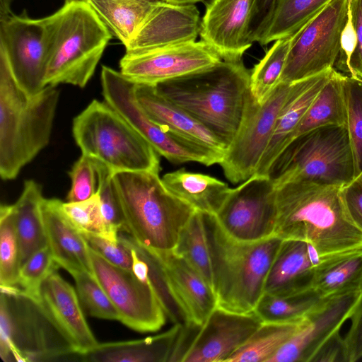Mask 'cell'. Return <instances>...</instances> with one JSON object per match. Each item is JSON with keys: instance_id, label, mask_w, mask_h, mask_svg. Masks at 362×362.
I'll list each match as a JSON object with an SVG mask.
<instances>
[{"instance_id": "cell-1", "label": "cell", "mask_w": 362, "mask_h": 362, "mask_svg": "<svg viewBox=\"0 0 362 362\" xmlns=\"http://www.w3.org/2000/svg\"><path fill=\"white\" fill-rule=\"evenodd\" d=\"M343 186L304 180L276 187L274 235L306 242L322 257L361 248L362 231L348 212Z\"/></svg>"}, {"instance_id": "cell-2", "label": "cell", "mask_w": 362, "mask_h": 362, "mask_svg": "<svg viewBox=\"0 0 362 362\" xmlns=\"http://www.w3.org/2000/svg\"><path fill=\"white\" fill-rule=\"evenodd\" d=\"M250 71L242 59L161 82L156 91L203 124L227 147L240 126L250 91Z\"/></svg>"}, {"instance_id": "cell-3", "label": "cell", "mask_w": 362, "mask_h": 362, "mask_svg": "<svg viewBox=\"0 0 362 362\" xmlns=\"http://www.w3.org/2000/svg\"><path fill=\"white\" fill-rule=\"evenodd\" d=\"M59 98L57 86L30 96L16 82L0 51V175L15 179L49 142Z\"/></svg>"}, {"instance_id": "cell-4", "label": "cell", "mask_w": 362, "mask_h": 362, "mask_svg": "<svg viewBox=\"0 0 362 362\" xmlns=\"http://www.w3.org/2000/svg\"><path fill=\"white\" fill-rule=\"evenodd\" d=\"M204 218L217 305L237 313L253 311L282 240L272 235L238 240L225 232L215 214L204 212Z\"/></svg>"}, {"instance_id": "cell-5", "label": "cell", "mask_w": 362, "mask_h": 362, "mask_svg": "<svg viewBox=\"0 0 362 362\" xmlns=\"http://www.w3.org/2000/svg\"><path fill=\"white\" fill-rule=\"evenodd\" d=\"M42 21L47 54L45 86L66 83L84 88L112 38L111 31L84 1H66Z\"/></svg>"}, {"instance_id": "cell-6", "label": "cell", "mask_w": 362, "mask_h": 362, "mask_svg": "<svg viewBox=\"0 0 362 362\" xmlns=\"http://www.w3.org/2000/svg\"><path fill=\"white\" fill-rule=\"evenodd\" d=\"M112 180L124 216L123 232L149 250H173L195 209L170 193L158 173L118 172Z\"/></svg>"}, {"instance_id": "cell-7", "label": "cell", "mask_w": 362, "mask_h": 362, "mask_svg": "<svg viewBox=\"0 0 362 362\" xmlns=\"http://www.w3.org/2000/svg\"><path fill=\"white\" fill-rule=\"evenodd\" d=\"M74 139L83 155L118 172L160 170V155L105 100H93L73 120Z\"/></svg>"}, {"instance_id": "cell-8", "label": "cell", "mask_w": 362, "mask_h": 362, "mask_svg": "<svg viewBox=\"0 0 362 362\" xmlns=\"http://www.w3.org/2000/svg\"><path fill=\"white\" fill-rule=\"evenodd\" d=\"M78 354L37 300L17 286L1 287L0 356L2 360L76 361Z\"/></svg>"}, {"instance_id": "cell-9", "label": "cell", "mask_w": 362, "mask_h": 362, "mask_svg": "<svg viewBox=\"0 0 362 362\" xmlns=\"http://www.w3.org/2000/svg\"><path fill=\"white\" fill-rule=\"evenodd\" d=\"M267 177L275 187L304 180L347 184L354 177V164L346 126H324L298 136L277 157Z\"/></svg>"}, {"instance_id": "cell-10", "label": "cell", "mask_w": 362, "mask_h": 362, "mask_svg": "<svg viewBox=\"0 0 362 362\" xmlns=\"http://www.w3.org/2000/svg\"><path fill=\"white\" fill-rule=\"evenodd\" d=\"M104 100L115 109L159 153L174 163L219 164L223 154L180 138L152 121L139 103L136 83L109 66L100 74Z\"/></svg>"}, {"instance_id": "cell-11", "label": "cell", "mask_w": 362, "mask_h": 362, "mask_svg": "<svg viewBox=\"0 0 362 362\" xmlns=\"http://www.w3.org/2000/svg\"><path fill=\"white\" fill-rule=\"evenodd\" d=\"M348 3L349 0H331L292 35L281 82L291 83L334 68L341 53Z\"/></svg>"}, {"instance_id": "cell-12", "label": "cell", "mask_w": 362, "mask_h": 362, "mask_svg": "<svg viewBox=\"0 0 362 362\" xmlns=\"http://www.w3.org/2000/svg\"><path fill=\"white\" fill-rule=\"evenodd\" d=\"M291 86L281 82L263 104L257 103L249 91L238 129L219 163L232 183L243 182L255 174Z\"/></svg>"}, {"instance_id": "cell-13", "label": "cell", "mask_w": 362, "mask_h": 362, "mask_svg": "<svg viewBox=\"0 0 362 362\" xmlns=\"http://www.w3.org/2000/svg\"><path fill=\"white\" fill-rule=\"evenodd\" d=\"M88 252L93 275L118 312L119 320L138 332L158 331L167 315L151 285L132 271L110 263L89 246Z\"/></svg>"}, {"instance_id": "cell-14", "label": "cell", "mask_w": 362, "mask_h": 362, "mask_svg": "<svg viewBox=\"0 0 362 362\" xmlns=\"http://www.w3.org/2000/svg\"><path fill=\"white\" fill-rule=\"evenodd\" d=\"M276 187L267 176L253 175L231 189L216 216L230 236L254 242L274 235Z\"/></svg>"}, {"instance_id": "cell-15", "label": "cell", "mask_w": 362, "mask_h": 362, "mask_svg": "<svg viewBox=\"0 0 362 362\" xmlns=\"http://www.w3.org/2000/svg\"><path fill=\"white\" fill-rule=\"evenodd\" d=\"M0 51L25 93L33 96L46 87L47 54L42 18H31L24 11L0 21Z\"/></svg>"}, {"instance_id": "cell-16", "label": "cell", "mask_w": 362, "mask_h": 362, "mask_svg": "<svg viewBox=\"0 0 362 362\" xmlns=\"http://www.w3.org/2000/svg\"><path fill=\"white\" fill-rule=\"evenodd\" d=\"M362 291L321 298L308 313L293 335L268 362L314 361L319 352L332 339L354 314Z\"/></svg>"}, {"instance_id": "cell-17", "label": "cell", "mask_w": 362, "mask_h": 362, "mask_svg": "<svg viewBox=\"0 0 362 362\" xmlns=\"http://www.w3.org/2000/svg\"><path fill=\"white\" fill-rule=\"evenodd\" d=\"M221 61L206 42L195 40L142 53H125L119 61V67L120 72L135 83L155 86L209 68Z\"/></svg>"}, {"instance_id": "cell-18", "label": "cell", "mask_w": 362, "mask_h": 362, "mask_svg": "<svg viewBox=\"0 0 362 362\" xmlns=\"http://www.w3.org/2000/svg\"><path fill=\"white\" fill-rule=\"evenodd\" d=\"M262 323L254 310L237 313L217 305L199 327L181 362H226Z\"/></svg>"}, {"instance_id": "cell-19", "label": "cell", "mask_w": 362, "mask_h": 362, "mask_svg": "<svg viewBox=\"0 0 362 362\" xmlns=\"http://www.w3.org/2000/svg\"><path fill=\"white\" fill-rule=\"evenodd\" d=\"M256 0H209L200 36L225 61H239L252 45L250 28Z\"/></svg>"}, {"instance_id": "cell-20", "label": "cell", "mask_w": 362, "mask_h": 362, "mask_svg": "<svg viewBox=\"0 0 362 362\" xmlns=\"http://www.w3.org/2000/svg\"><path fill=\"white\" fill-rule=\"evenodd\" d=\"M202 20L194 4H176L156 0L126 53L138 54L195 41Z\"/></svg>"}, {"instance_id": "cell-21", "label": "cell", "mask_w": 362, "mask_h": 362, "mask_svg": "<svg viewBox=\"0 0 362 362\" xmlns=\"http://www.w3.org/2000/svg\"><path fill=\"white\" fill-rule=\"evenodd\" d=\"M35 299L79 354L98 344L86 320L77 292L57 270L42 283Z\"/></svg>"}, {"instance_id": "cell-22", "label": "cell", "mask_w": 362, "mask_h": 362, "mask_svg": "<svg viewBox=\"0 0 362 362\" xmlns=\"http://www.w3.org/2000/svg\"><path fill=\"white\" fill-rule=\"evenodd\" d=\"M323 259L306 242L282 240L268 272L264 293L295 296L313 293L315 270Z\"/></svg>"}, {"instance_id": "cell-23", "label": "cell", "mask_w": 362, "mask_h": 362, "mask_svg": "<svg viewBox=\"0 0 362 362\" xmlns=\"http://www.w3.org/2000/svg\"><path fill=\"white\" fill-rule=\"evenodd\" d=\"M334 68L291 83L288 95L276 119L269 143L255 174L267 176L269 170L292 136L308 108L333 74Z\"/></svg>"}, {"instance_id": "cell-24", "label": "cell", "mask_w": 362, "mask_h": 362, "mask_svg": "<svg viewBox=\"0 0 362 362\" xmlns=\"http://www.w3.org/2000/svg\"><path fill=\"white\" fill-rule=\"evenodd\" d=\"M151 251L160 262L170 286L191 323L201 326L217 306L213 288L173 250Z\"/></svg>"}, {"instance_id": "cell-25", "label": "cell", "mask_w": 362, "mask_h": 362, "mask_svg": "<svg viewBox=\"0 0 362 362\" xmlns=\"http://www.w3.org/2000/svg\"><path fill=\"white\" fill-rule=\"evenodd\" d=\"M139 103L155 123L166 131L187 141L225 154L227 146L203 124L172 103L154 86L136 83Z\"/></svg>"}, {"instance_id": "cell-26", "label": "cell", "mask_w": 362, "mask_h": 362, "mask_svg": "<svg viewBox=\"0 0 362 362\" xmlns=\"http://www.w3.org/2000/svg\"><path fill=\"white\" fill-rule=\"evenodd\" d=\"M58 199H45L42 215L47 245L59 267L69 273L83 270L93 274L88 246L82 233L67 218Z\"/></svg>"}, {"instance_id": "cell-27", "label": "cell", "mask_w": 362, "mask_h": 362, "mask_svg": "<svg viewBox=\"0 0 362 362\" xmlns=\"http://www.w3.org/2000/svg\"><path fill=\"white\" fill-rule=\"evenodd\" d=\"M174 324L168 330L138 340L98 344L79 354L78 361L90 362H166L169 361L182 328Z\"/></svg>"}, {"instance_id": "cell-28", "label": "cell", "mask_w": 362, "mask_h": 362, "mask_svg": "<svg viewBox=\"0 0 362 362\" xmlns=\"http://www.w3.org/2000/svg\"><path fill=\"white\" fill-rule=\"evenodd\" d=\"M174 196L202 212L216 214L230 188L216 177L185 168L165 174L161 178Z\"/></svg>"}, {"instance_id": "cell-29", "label": "cell", "mask_w": 362, "mask_h": 362, "mask_svg": "<svg viewBox=\"0 0 362 362\" xmlns=\"http://www.w3.org/2000/svg\"><path fill=\"white\" fill-rule=\"evenodd\" d=\"M362 291V247L325 257L317 267L312 292L327 298Z\"/></svg>"}, {"instance_id": "cell-30", "label": "cell", "mask_w": 362, "mask_h": 362, "mask_svg": "<svg viewBox=\"0 0 362 362\" xmlns=\"http://www.w3.org/2000/svg\"><path fill=\"white\" fill-rule=\"evenodd\" d=\"M43 199L41 185L28 180L24 182L21 196L13 204L21 267L35 252L47 245L41 209Z\"/></svg>"}, {"instance_id": "cell-31", "label": "cell", "mask_w": 362, "mask_h": 362, "mask_svg": "<svg viewBox=\"0 0 362 362\" xmlns=\"http://www.w3.org/2000/svg\"><path fill=\"white\" fill-rule=\"evenodd\" d=\"M119 235L132 250V272L140 279L146 281L151 285L167 317L174 324H192L174 294L156 255L151 250L137 243L126 232H119Z\"/></svg>"}, {"instance_id": "cell-32", "label": "cell", "mask_w": 362, "mask_h": 362, "mask_svg": "<svg viewBox=\"0 0 362 362\" xmlns=\"http://www.w3.org/2000/svg\"><path fill=\"white\" fill-rule=\"evenodd\" d=\"M345 76L334 69L329 80L308 108L296 129L291 142L298 136L318 127L327 125L346 126L344 93Z\"/></svg>"}, {"instance_id": "cell-33", "label": "cell", "mask_w": 362, "mask_h": 362, "mask_svg": "<svg viewBox=\"0 0 362 362\" xmlns=\"http://www.w3.org/2000/svg\"><path fill=\"white\" fill-rule=\"evenodd\" d=\"M110 30L126 47L156 0H86Z\"/></svg>"}, {"instance_id": "cell-34", "label": "cell", "mask_w": 362, "mask_h": 362, "mask_svg": "<svg viewBox=\"0 0 362 362\" xmlns=\"http://www.w3.org/2000/svg\"><path fill=\"white\" fill-rule=\"evenodd\" d=\"M331 0H276L269 22L258 43L264 46L298 31Z\"/></svg>"}, {"instance_id": "cell-35", "label": "cell", "mask_w": 362, "mask_h": 362, "mask_svg": "<svg viewBox=\"0 0 362 362\" xmlns=\"http://www.w3.org/2000/svg\"><path fill=\"white\" fill-rule=\"evenodd\" d=\"M305 317L291 322H262L226 362H268L297 331Z\"/></svg>"}, {"instance_id": "cell-36", "label": "cell", "mask_w": 362, "mask_h": 362, "mask_svg": "<svg viewBox=\"0 0 362 362\" xmlns=\"http://www.w3.org/2000/svg\"><path fill=\"white\" fill-rule=\"evenodd\" d=\"M173 250L182 257L213 288L211 257L204 212L195 210L182 229Z\"/></svg>"}, {"instance_id": "cell-37", "label": "cell", "mask_w": 362, "mask_h": 362, "mask_svg": "<svg viewBox=\"0 0 362 362\" xmlns=\"http://www.w3.org/2000/svg\"><path fill=\"white\" fill-rule=\"evenodd\" d=\"M292 35L274 41L250 71V93L259 104L265 103L281 83Z\"/></svg>"}, {"instance_id": "cell-38", "label": "cell", "mask_w": 362, "mask_h": 362, "mask_svg": "<svg viewBox=\"0 0 362 362\" xmlns=\"http://www.w3.org/2000/svg\"><path fill=\"white\" fill-rule=\"evenodd\" d=\"M321 298L313 293L295 296L263 293L254 311L262 322H284L305 317Z\"/></svg>"}, {"instance_id": "cell-39", "label": "cell", "mask_w": 362, "mask_h": 362, "mask_svg": "<svg viewBox=\"0 0 362 362\" xmlns=\"http://www.w3.org/2000/svg\"><path fill=\"white\" fill-rule=\"evenodd\" d=\"M21 257L13 205L0 209V284L1 287L16 286Z\"/></svg>"}, {"instance_id": "cell-40", "label": "cell", "mask_w": 362, "mask_h": 362, "mask_svg": "<svg viewBox=\"0 0 362 362\" xmlns=\"http://www.w3.org/2000/svg\"><path fill=\"white\" fill-rule=\"evenodd\" d=\"M346 127L354 164V177L362 172V83L346 75L344 80Z\"/></svg>"}, {"instance_id": "cell-41", "label": "cell", "mask_w": 362, "mask_h": 362, "mask_svg": "<svg viewBox=\"0 0 362 362\" xmlns=\"http://www.w3.org/2000/svg\"><path fill=\"white\" fill-rule=\"evenodd\" d=\"M70 274L75 281L80 302L88 315L100 319L119 320L118 312L93 274L83 270Z\"/></svg>"}, {"instance_id": "cell-42", "label": "cell", "mask_w": 362, "mask_h": 362, "mask_svg": "<svg viewBox=\"0 0 362 362\" xmlns=\"http://www.w3.org/2000/svg\"><path fill=\"white\" fill-rule=\"evenodd\" d=\"M62 209L81 233L98 235L112 241L119 240L112 237L106 227L97 193L85 201L62 202Z\"/></svg>"}, {"instance_id": "cell-43", "label": "cell", "mask_w": 362, "mask_h": 362, "mask_svg": "<svg viewBox=\"0 0 362 362\" xmlns=\"http://www.w3.org/2000/svg\"><path fill=\"white\" fill-rule=\"evenodd\" d=\"M95 161L98 180L97 194L103 218L110 234L118 240L119 232L124 229V219L112 180L113 173L105 165Z\"/></svg>"}, {"instance_id": "cell-44", "label": "cell", "mask_w": 362, "mask_h": 362, "mask_svg": "<svg viewBox=\"0 0 362 362\" xmlns=\"http://www.w3.org/2000/svg\"><path fill=\"white\" fill-rule=\"evenodd\" d=\"M59 267L47 245L35 252L21 266L17 286L36 298L42 283Z\"/></svg>"}, {"instance_id": "cell-45", "label": "cell", "mask_w": 362, "mask_h": 362, "mask_svg": "<svg viewBox=\"0 0 362 362\" xmlns=\"http://www.w3.org/2000/svg\"><path fill=\"white\" fill-rule=\"evenodd\" d=\"M71 188L67 202H78L92 197L98 190V172L94 159L81 154L69 172Z\"/></svg>"}, {"instance_id": "cell-46", "label": "cell", "mask_w": 362, "mask_h": 362, "mask_svg": "<svg viewBox=\"0 0 362 362\" xmlns=\"http://www.w3.org/2000/svg\"><path fill=\"white\" fill-rule=\"evenodd\" d=\"M88 245L110 263L132 271L133 255L130 247L119 236L118 241L82 233Z\"/></svg>"}, {"instance_id": "cell-47", "label": "cell", "mask_w": 362, "mask_h": 362, "mask_svg": "<svg viewBox=\"0 0 362 362\" xmlns=\"http://www.w3.org/2000/svg\"><path fill=\"white\" fill-rule=\"evenodd\" d=\"M342 192L348 212L362 231V172L344 185Z\"/></svg>"}, {"instance_id": "cell-48", "label": "cell", "mask_w": 362, "mask_h": 362, "mask_svg": "<svg viewBox=\"0 0 362 362\" xmlns=\"http://www.w3.org/2000/svg\"><path fill=\"white\" fill-rule=\"evenodd\" d=\"M357 46V35L354 23L351 0L348 3L347 19L341 37V60L349 76L352 72L351 59Z\"/></svg>"}, {"instance_id": "cell-49", "label": "cell", "mask_w": 362, "mask_h": 362, "mask_svg": "<svg viewBox=\"0 0 362 362\" xmlns=\"http://www.w3.org/2000/svg\"><path fill=\"white\" fill-rule=\"evenodd\" d=\"M351 6L357 35V46L351 59V66L362 70V0H351Z\"/></svg>"}, {"instance_id": "cell-50", "label": "cell", "mask_w": 362, "mask_h": 362, "mask_svg": "<svg viewBox=\"0 0 362 362\" xmlns=\"http://www.w3.org/2000/svg\"><path fill=\"white\" fill-rule=\"evenodd\" d=\"M11 5V0H0V21L5 20L13 14Z\"/></svg>"}, {"instance_id": "cell-51", "label": "cell", "mask_w": 362, "mask_h": 362, "mask_svg": "<svg viewBox=\"0 0 362 362\" xmlns=\"http://www.w3.org/2000/svg\"><path fill=\"white\" fill-rule=\"evenodd\" d=\"M176 4H194L204 0H163Z\"/></svg>"}, {"instance_id": "cell-52", "label": "cell", "mask_w": 362, "mask_h": 362, "mask_svg": "<svg viewBox=\"0 0 362 362\" xmlns=\"http://www.w3.org/2000/svg\"><path fill=\"white\" fill-rule=\"evenodd\" d=\"M349 76L362 83V70L352 68V72Z\"/></svg>"}, {"instance_id": "cell-53", "label": "cell", "mask_w": 362, "mask_h": 362, "mask_svg": "<svg viewBox=\"0 0 362 362\" xmlns=\"http://www.w3.org/2000/svg\"><path fill=\"white\" fill-rule=\"evenodd\" d=\"M86 1V0H65V1Z\"/></svg>"}]
</instances>
